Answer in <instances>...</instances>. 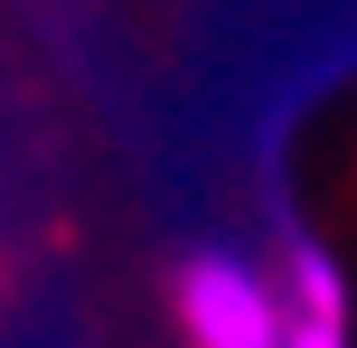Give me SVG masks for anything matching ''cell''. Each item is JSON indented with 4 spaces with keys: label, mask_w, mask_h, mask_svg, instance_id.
I'll use <instances>...</instances> for the list:
<instances>
[{
    "label": "cell",
    "mask_w": 357,
    "mask_h": 348,
    "mask_svg": "<svg viewBox=\"0 0 357 348\" xmlns=\"http://www.w3.org/2000/svg\"><path fill=\"white\" fill-rule=\"evenodd\" d=\"M178 320H188L197 348H282V301L254 264L235 255H197L188 282H178Z\"/></svg>",
    "instance_id": "cell-1"
},
{
    "label": "cell",
    "mask_w": 357,
    "mask_h": 348,
    "mask_svg": "<svg viewBox=\"0 0 357 348\" xmlns=\"http://www.w3.org/2000/svg\"><path fill=\"white\" fill-rule=\"evenodd\" d=\"M282 348H348V282H339V264H329V245H291Z\"/></svg>",
    "instance_id": "cell-2"
}]
</instances>
